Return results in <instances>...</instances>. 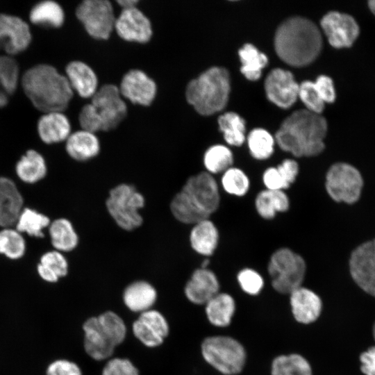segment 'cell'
<instances>
[{"instance_id":"obj_31","label":"cell","mask_w":375,"mask_h":375,"mask_svg":"<svg viewBox=\"0 0 375 375\" xmlns=\"http://www.w3.org/2000/svg\"><path fill=\"white\" fill-rule=\"evenodd\" d=\"M208 322L217 327H226L232 320L235 311L233 297L226 292H218L205 304Z\"/></svg>"},{"instance_id":"obj_26","label":"cell","mask_w":375,"mask_h":375,"mask_svg":"<svg viewBox=\"0 0 375 375\" xmlns=\"http://www.w3.org/2000/svg\"><path fill=\"white\" fill-rule=\"evenodd\" d=\"M67 155L78 162H85L97 157L101 151V144L94 133L81 129L71 133L65 141Z\"/></svg>"},{"instance_id":"obj_8","label":"cell","mask_w":375,"mask_h":375,"mask_svg":"<svg viewBox=\"0 0 375 375\" xmlns=\"http://www.w3.org/2000/svg\"><path fill=\"white\" fill-rule=\"evenodd\" d=\"M145 201L144 195L134 185L122 183L109 190L106 208L120 228L132 231L143 224L140 210L144 207Z\"/></svg>"},{"instance_id":"obj_4","label":"cell","mask_w":375,"mask_h":375,"mask_svg":"<svg viewBox=\"0 0 375 375\" xmlns=\"http://www.w3.org/2000/svg\"><path fill=\"white\" fill-rule=\"evenodd\" d=\"M274 47L285 63L294 67L305 66L314 61L321 52V32L315 23L306 18L290 17L278 27Z\"/></svg>"},{"instance_id":"obj_20","label":"cell","mask_w":375,"mask_h":375,"mask_svg":"<svg viewBox=\"0 0 375 375\" xmlns=\"http://www.w3.org/2000/svg\"><path fill=\"white\" fill-rule=\"evenodd\" d=\"M219 282L215 273L209 269L199 267L191 274L184 287V294L191 303L205 305L219 292Z\"/></svg>"},{"instance_id":"obj_1","label":"cell","mask_w":375,"mask_h":375,"mask_svg":"<svg viewBox=\"0 0 375 375\" xmlns=\"http://www.w3.org/2000/svg\"><path fill=\"white\" fill-rule=\"evenodd\" d=\"M219 186L214 176L206 171L189 176L172 197L169 209L179 222L193 225L209 219L219 208Z\"/></svg>"},{"instance_id":"obj_27","label":"cell","mask_w":375,"mask_h":375,"mask_svg":"<svg viewBox=\"0 0 375 375\" xmlns=\"http://www.w3.org/2000/svg\"><path fill=\"white\" fill-rule=\"evenodd\" d=\"M154 286L144 280H138L128 284L123 292V301L131 311L142 313L151 309L157 300Z\"/></svg>"},{"instance_id":"obj_14","label":"cell","mask_w":375,"mask_h":375,"mask_svg":"<svg viewBox=\"0 0 375 375\" xmlns=\"http://www.w3.org/2000/svg\"><path fill=\"white\" fill-rule=\"evenodd\" d=\"M349 269L355 283L366 293L375 297V239L352 251Z\"/></svg>"},{"instance_id":"obj_6","label":"cell","mask_w":375,"mask_h":375,"mask_svg":"<svg viewBox=\"0 0 375 375\" xmlns=\"http://www.w3.org/2000/svg\"><path fill=\"white\" fill-rule=\"evenodd\" d=\"M230 89L228 72L213 67L188 83L185 98L199 114L208 116L225 108Z\"/></svg>"},{"instance_id":"obj_23","label":"cell","mask_w":375,"mask_h":375,"mask_svg":"<svg viewBox=\"0 0 375 375\" xmlns=\"http://www.w3.org/2000/svg\"><path fill=\"white\" fill-rule=\"evenodd\" d=\"M71 130L70 122L63 112H44L37 122L38 136L47 144L65 142L72 133Z\"/></svg>"},{"instance_id":"obj_46","label":"cell","mask_w":375,"mask_h":375,"mask_svg":"<svg viewBox=\"0 0 375 375\" xmlns=\"http://www.w3.org/2000/svg\"><path fill=\"white\" fill-rule=\"evenodd\" d=\"M45 375H83L80 367L67 359H58L51 362Z\"/></svg>"},{"instance_id":"obj_29","label":"cell","mask_w":375,"mask_h":375,"mask_svg":"<svg viewBox=\"0 0 375 375\" xmlns=\"http://www.w3.org/2000/svg\"><path fill=\"white\" fill-rule=\"evenodd\" d=\"M15 173L22 182L36 183L47 174V165L44 156L35 149L27 150L18 160Z\"/></svg>"},{"instance_id":"obj_22","label":"cell","mask_w":375,"mask_h":375,"mask_svg":"<svg viewBox=\"0 0 375 375\" xmlns=\"http://www.w3.org/2000/svg\"><path fill=\"white\" fill-rule=\"evenodd\" d=\"M24 208V199L15 182L0 176V226L12 227Z\"/></svg>"},{"instance_id":"obj_49","label":"cell","mask_w":375,"mask_h":375,"mask_svg":"<svg viewBox=\"0 0 375 375\" xmlns=\"http://www.w3.org/2000/svg\"><path fill=\"white\" fill-rule=\"evenodd\" d=\"M276 167L289 188L295 182L299 175V165L298 162L294 159L286 158L276 165Z\"/></svg>"},{"instance_id":"obj_2","label":"cell","mask_w":375,"mask_h":375,"mask_svg":"<svg viewBox=\"0 0 375 375\" xmlns=\"http://www.w3.org/2000/svg\"><path fill=\"white\" fill-rule=\"evenodd\" d=\"M326 133L327 122L321 114L301 109L285 119L274 139L283 151L295 157H312L324 151Z\"/></svg>"},{"instance_id":"obj_36","label":"cell","mask_w":375,"mask_h":375,"mask_svg":"<svg viewBox=\"0 0 375 375\" xmlns=\"http://www.w3.org/2000/svg\"><path fill=\"white\" fill-rule=\"evenodd\" d=\"M239 56L242 62L240 71L250 81L258 80L262 69L268 62L267 56L259 51L252 44H245L239 51Z\"/></svg>"},{"instance_id":"obj_52","label":"cell","mask_w":375,"mask_h":375,"mask_svg":"<svg viewBox=\"0 0 375 375\" xmlns=\"http://www.w3.org/2000/svg\"><path fill=\"white\" fill-rule=\"evenodd\" d=\"M368 6L372 12L375 15V0H371L368 2Z\"/></svg>"},{"instance_id":"obj_39","label":"cell","mask_w":375,"mask_h":375,"mask_svg":"<svg viewBox=\"0 0 375 375\" xmlns=\"http://www.w3.org/2000/svg\"><path fill=\"white\" fill-rule=\"evenodd\" d=\"M218 124L228 144L240 147L244 143L245 122L239 115L233 112H226L219 117Z\"/></svg>"},{"instance_id":"obj_45","label":"cell","mask_w":375,"mask_h":375,"mask_svg":"<svg viewBox=\"0 0 375 375\" xmlns=\"http://www.w3.org/2000/svg\"><path fill=\"white\" fill-rule=\"evenodd\" d=\"M101 375H140L139 370L128 358H113L104 365Z\"/></svg>"},{"instance_id":"obj_34","label":"cell","mask_w":375,"mask_h":375,"mask_svg":"<svg viewBox=\"0 0 375 375\" xmlns=\"http://www.w3.org/2000/svg\"><path fill=\"white\" fill-rule=\"evenodd\" d=\"M19 83V68L10 56L0 55V108L5 107Z\"/></svg>"},{"instance_id":"obj_28","label":"cell","mask_w":375,"mask_h":375,"mask_svg":"<svg viewBox=\"0 0 375 375\" xmlns=\"http://www.w3.org/2000/svg\"><path fill=\"white\" fill-rule=\"evenodd\" d=\"M47 230L54 250L65 253L74 251L78 245V235L72 222L67 218L51 221Z\"/></svg>"},{"instance_id":"obj_11","label":"cell","mask_w":375,"mask_h":375,"mask_svg":"<svg viewBox=\"0 0 375 375\" xmlns=\"http://www.w3.org/2000/svg\"><path fill=\"white\" fill-rule=\"evenodd\" d=\"M360 172L352 165L336 162L328 169L325 188L329 197L336 202L353 203L360 197L362 188Z\"/></svg>"},{"instance_id":"obj_17","label":"cell","mask_w":375,"mask_h":375,"mask_svg":"<svg viewBox=\"0 0 375 375\" xmlns=\"http://www.w3.org/2000/svg\"><path fill=\"white\" fill-rule=\"evenodd\" d=\"M115 30L124 40L146 43L153 35L149 19L137 6L122 9L116 18Z\"/></svg>"},{"instance_id":"obj_37","label":"cell","mask_w":375,"mask_h":375,"mask_svg":"<svg viewBox=\"0 0 375 375\" xmlns=\"http://www.w3.org/2000/svg\"><path fill=\"white\" fill-rule=\"evenodd\" d=\"M51 222L47 215L30 208H24L15 226L22 234L41 238L44 236V229L48 228Z\"/></svg>"},{"instance_id":"obj_38","label":"cell","mask_w":375,"mask_h":375,"mask_svg":"<svg viewBox=\"0 0 375 375\" xmlns=\"http://www.w3.org/2000/svg\"><path fill=\"white\" fill-rule=\"evenodd\" d=\"M233 154L223 144H214L208 148L203 156L205 171L214 176L222 174L233 164Z\"/></svg>"},{"instance_id":"obj_41","label":"cell","mask_w":375,"mask_h":375,"mask_svg":"<svg viewBox=\"0 0 375 375\" xmlns=\"http://www.w3.org/2000/svg\"><path fill=\"white\" fill-rule=\"evenodd\" d=\"M247 140L250 154L256 160L268 159L274 153L275 139L263 128L253 129L249 133Z\"/></svg>"},{"instance_id":"obj_9","label":"cell","mask_w":375,"mask_h":375,"mask_svg":"<svg viewBox=\"0 0 375 375\" xmlns=\"http://www.w3.org/2000/svg\"><path fill=\"white\" fill-rule=\"evenodd\" d=\"M307 265L301 255L289 247L276 249L270 256L267 272L274 290L290 294L303 285Z\"/></svg>"},{"instance_id":"obj_24","label":"cell","mask_w":375,"mask_h":375,"mask_svg":"<svg viewBox=\"0 0 375 375\" xmlns=\"http://www.w3.org/2000/svg\"><path fill=\"white\" fill-rule=\"evenodd\" d=\"M219 241V233L215 224L209 218L193 225L189 234L192 249L206 258L214 254Z\"/></svg>"},{"instance_id":"obj_50","label":"cell","mask_w":375,"mask_h":375,"mask_svg":"<svg viewBox=\"0 0 375 375\" xmlns=\"http://www.w3.org/2000/svg\"><path fill=\"white\" fill-rule=\"evenodd\" d=\"M360 370L365 375H375V346L360 355Z\"/></svg>"},{"instance_id":"obj_12","label":"cell","mask_w":375,"mask_h":375,"mask_svg":"<svg viewBox=\"0 0 375 375\" xmlns=\"http://www.w3.org/2000/svg\"><path fill=\"white\" fill-rule=\"evenodd\" d=\"M76 17L86 32L97 40H107L115 29V16L108 0H85L77 6Z\"/></svg>"},{"instance_id":"obj_48","label":"cell","mask_w":375,"mask_h":375,"mask_svg":"<svg viewBox=\"0 0 375 375\" xmlns=\"http://www.w3.org/2000/svg\"><path fill=\"white\" fill-rule=\"evenodd\" d=\"M315 87L324 103H333L335 99V91L332 79L325 75L318 76L314 82Z\"/></svg>"},{"instance_id":"obj_51","label":"cell","mask_w":375,"mask_h":375,"mask_svg":"<svg viewBox=\"0 0 375 375\" xmlns=\"http://www.w3.org/2000/svg\"><path fill=\"white\" fill-rule=\"evenodd\" d=\"M139 3L137 0H120L117 1V3L122 9L137 6Z\"/></svg>"},{"instance_id":"obj_15","label":"cell","mask_w":375,"mask_h":375,"mask_svg":"<svg viewBox=\"0 0 375 375\" xmlns=\"http://www.w3.org/2000/svg\"><path fill=\"white\" fill-rule=\"evenodd\" d=\"M321 27L331 45L341 49L351 47L359 35V26L350 15L331 11L320 22Z\"/></svg>"},{"instance_id":"obj_7","label":"cell","mask_w":375,"mask_h":375,"mask_svg":"<svg viewBox=\"0 0 375 375\" xmlns=\"http://www.w3.org/2000/svg\"><path fill=\"white\" fill-rule=\"evenodd\" d=\"M83 330L85 351L98 361L110 358L116 347L122 344L126 336L124 320L110 310L89 317L84 322Z\"/></svg>"},{"instance_id":"obj_10","label":"cell","mask_w":375,"mask_h":375,"mask_svg":"<svg viewBox=\"0 0 375 375\" xmlns=\"http://www.w3.org/2000/svg\"><path fill=\"white\" fill-rule=\"evenodd\" d=\"M204 360L224 375H237L245 365L247 353L236 339L227 335L206 338L201 344Z\"/></svg>"},{"instance_id":"obj_5","label":"cell","mask_w":375,"mask_h":375,"mask_svg":"<svg viewBox=\"0 0 375 375\" xmlns=\"http://www.w3.org/2000/svg\"><path fill=\"white\" fill-rule=\"evenodd\" d=\"M127 105L119 88L113 84H105L91 97L78 114L81 129L96 133L115 129L126 117Z\"/></svg>"},{"instance_id":"obj_40","label":"cell","mask_w":375,"mask_h":375,"mask_svg":"<svg viewBox=\"0 0 375 375\" xmlns=\"http://www.w3.org/2000/svg\"><path fill=\"white\" fill-rule=\"evenodd\" d=\"M26 251L25 239L20 232L12 227L0 230V254L10 260L22 258Z\"/></svg>"},{"instance_id":"obj_30","label":"cell","mask_w":375,"mask_h":375,"mask_svg":"<svg viewBox=\"0 0 375 375\" xmlns=\"http://www.w3.org/2000/svg\"><path fill=\"white\" fill-rule=\"evenodd\" d=\"M254 206L258 215L265 219H274L277 213L287 212L290 201L285 190H262L256 196Z\"/></svg>"},{"instance_id":"obj_47","label":"cell","mask_w":375,"mask_h":375,"mask_svg":"<svg viewBox=\"0 0 375 375\" xmlns=\"http://www.w3.org/2000/svg\"><path fill=\"white\" fill-rule=\"evenodd\" d=\"M262 181L267 190H285L288 188L276 166L267 168L262 173Z\"/></svg>"},{"instance_id":"obj_33","label":"cell","mask_w":375,"mask_h":375,"mask_svg":"<svg viewBox=\"0 0 375 375\" xmlns=\"http://www.w3.org/2000/svg\"><path fill=\"white\" fill-rule=\"evenodd\" d=\"M69 263L63 253L51 250L43 253L37 265V272L44 281L55 283L67 276Z\"/></svg>"},{"instance_id":"obj_19","label":"cell","mask_w":375,"mask_h":375,"mask_svg":"<svg viewBox=\"0 0 375 375\" xmlns=\"http://www.w3.org/2000/svg\"><path fill=\"white\" fill-rule=\"evenodd\" d=\"M119 90L124 98L142 106H150L157 93L156 82L140 69L126 72L122 78Z\"/></svg>"},{"instance_id":"obj_16","label":"cell","mask_w":375,"mask_h":375,"mask_svg":"<svg viewBox=\"0 0 375 375\" xmlns=\"http://www.w3.org/2000/svg\"><path fill=\"white\" fill-rule=\"evenodd\" d=\"M134 336L145 347L160 346L169 333V326L165 316L158 310L150 309L140 314L133 322Z\"/></svg>"},{"instance_id":"obj_44","label":"cell","mask_w":375,"mask_h":375,"mask_svg":"<svg viewBox=\"0 0 375 375\" xmlns=\"http://www.w3.org/2000/svg\"><path fill=\"white\" fill-rule=\"evenodd\" d=\"M298 97L307 107V110L310 112L321 114L324 109L325 103L318 94L314 82L303 81L299 85Z\"/></svg>"},{"instance_id":"obj_25","label":"cell","mask_w":375,"mask_h":375,"mask_svg":"<svg viewBox=\"0 0 375 375\" xmlns=\"http://www.w3.org/2000/svg\"><path fill=\"white\" fill-rule=\"evenodd\" d=\"M65 76L72 89L82 98H91L98 90V78L85 62L74 60L65 67Z\"/></svg>"},{"instance_id":"obj_21","label":"cell","mask_w":375,"mask_h":375,"mask_svg":"<svg viewBox=\"0 0 375 375\" xmlns=\"http://www.w3.org/2000/svg\"><path fill=\"white\" fill-rule=\"evenodd\" d=\"M291 311L295 320L303 324L315 322L322 311V301L313 290L301 286L290 294Z\"/></svg>"},{"instance_id":"obj_43","label":"cell","mask_w":375,"mask_h":375,"mask_svg":"<svg viewBox=\"0 0 375 375\" xmlns=\"http://www.w3.org/2000/svg\"><path fill=\"white\" fill-rule=\"evenodd\" d=\"M237 281L244 292L253 296L260 294L265 284L262 275L249 267L243 268L238 272Z\"/></svg>"},{"instance_id":"obj_42","label":"cell","mask_w":375,"mask_h":375,"mask_svg":"<svg viewBox=\"0 0 375 375\" xmlns=\"http://www.w3.org/2000/svg\"><path fill=\"white\" fill-rule=\"evenodd\" d=\"M220 184L227 194L240 197L247 194L251 183L244 171L232 166L222 174Z\"/></svg>"},{"instance_id":"obj_53","label":"cell","mask_w":375,"mask_h":375,"mask_svg":"<svg viewBox=\"0 0 375 375\" xmlns=\"http://www.w3.org/2000/svg\"><path fill=\"white\" fill-rule=\"evenodd\" d=\"M372 335L375 340V323L374 324L373 327H372Z\"/></svg>"},{"instance_id":"obj_18","label":"cell","mask_w":375,"mask_h":375,"mask_svg":"<svg viewBox=\"0 0 375 375\" xmlns=\"http://www.w3.org/2000/svg\"><path fill=\"white\" fill-rule=\"evenodd\" d=\"M299 88L292 74L280 68L272 69L265 81L268 99L282 108H288L296 102Z\"/></svg>"},{"instance_id":"obj_35","label":"cell","mask_w":375,"mask_h":375,"mask_svg":"<svg viewBox=\"0 0 375 375\" xmlns=\"http://www.w3.org/2000/svg\"><path fill=\"white\" fill-rule=\"evenodd\" d=\"M308 360L299 353L283 354L274 358L271 375H312Z\"/></svg>"},{"instance_id":"obj_13","label":"cell","mask_w":375,"mask_h":375,"mask_svg":"<svg viewBox=\"0 0 375 375\" xmlns=\"http://www.w3.org/2000/svg\"><path fill=\"white\" fill-rule=\"evenodd\" d=\"M32 41L28 24L19 16L0 13V50L12 56L25 51Z\"/></svg>"},{"instance_id":"obj_32","label":"cell","mask_w":375,"mask_h":375,"mask_svg":"<svg viewBox=\"0 0 375 375\" xmlns=\"http://www.w3.org/2000/svg\"><path fill=\"white\" fill-rule=\"evenodd\" d=\"M29 20L37 26L57 28L64 24L65 12L58 2L52 0L42 1L31 8Z\"/></svg>"},{"instance_id":"obj_3","label":"cell","mask_w":375,"mask_h":375,"mask_svg":"<svg viewBox=\"0 0 375 375\" xmlns=\"http://www.w3.org/2000/svg\"><path fill=\"white\" fill-rule=\"evenodd\" d=\"M20 83L32 105L43 113L63 112L74 95L65 75L49 64H38L28 68Z\"/></svg>"}]
</instances>
